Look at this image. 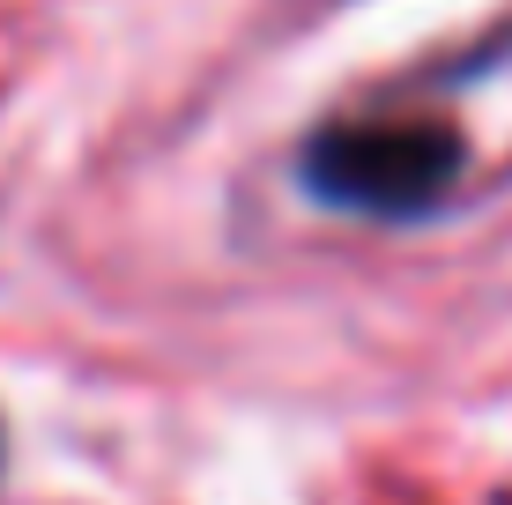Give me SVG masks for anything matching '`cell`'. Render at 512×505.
Listing matches in <instances>:
<instances>
[{
  "instance_id": "obj_1",
  "label": "cell",
  "mask_w": 512,
  "mask_h": 505,
  "mask_svg": "<svg viewBox=\"0 0 512 505\" xmlns=\"http://www.w3.org/2000/svg\"><path fill=\"white\" fill-rule=\"evenodd\" d=\"M297 179L312 201L349 216L409 223L431 216L461 179V134L446 119H334L305 142Z\"/></svg>"
}]
</instances>
